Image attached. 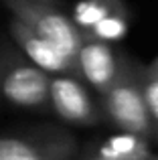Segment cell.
Listing matches in <instances>:
<instances>
[{
	"label": "cell",
	"instance_id": "cell-2",
	"mask_svg": "<svg viewBox=\"0 0 158 160\" xmlns=\"http://www.w3.org/2000/svg\"><path fill=\"white\" fill-rule=\"evenodd\" d=\"M51 77L14 49L0 51V98L20 109H49Z\"/></svg>",
	"mask_w": 158,
	"mask_h": 160
},
{
	"label": "cell",
	"instance_id": "cell-1",
	"mask_svg": "<svg viewBox=\"0 0 158 160\" xmlns=\"http://www.w3.org/2000/svg\"><path fill=\"white\" fill-rule=\"evenodd\" d=\"M146 67L128 53H120V71L110 87L99 95L101 118L118 132L138 134L152 142V124L144 98Z\"/></svg>",
	"mask_w": 158,
	"mask_h": 160
},
{
	"label": "cell",
	"instance_id": "cell-10",
	"mask_svg": "<svg viewBox=\"0 0 158 160\" xmlns=\"http://www.w3.org/2000/svg\"><path fill=\"white\" fill-rule=\"evenodd\" d=\"M128 10H120L114 14L106 16L103 20H99L89 32L83 35V39H93V41H101V43H118L126 37L128 32Z\"/></svg>",
	"mask_w": 158,
	"mask_h": 160
},
{
	"label": "cell",
	"instance_id": "cell-4",
	"mask_svg": "<svg viewBox=\"0 0 158 160\" xmlns=\"http://www.w3.org/2000/svg\"><path fill=\"white\" fill-rule=\"evenodd\" d=\"M77 138L57 126L0 136V160H75Z\"/></svg>",
	"mask_w": 158,
	"mask_h": 160
},
{
	"label": "cell",
	"instance_id": "cell-5",
	"mask_svg": "<svg viewBox=\"0 0 158 160\" xmlns=\"http://www.w3.org/2000/svg\"><path fill=\"white\" fill-rule=\"evenodd\" d=\"M49 109L57 118L71 126L91 128L103 122L99 103L91 98L89 89L79 77L73 75H55L49 83Z\"/></svg>",
	"mask_w": 158,
	"mask_h": 160
},
{
	"label": "cell",
	"instance_id": "cell-11",
	"mask_svg": "<svg viewBox=\"0 0 158 160\" xmlns=\"http://www.w3.org/2000/svg\"><path fill=\"white\" fill-rule=\"evenodd\" d=\"M144 98H146V108L152 124V140L158 142V75L148 67L144 75Z\"/></svg>",
	"mask_w": 158,
	"mask_h": 160
},
{
	"label": "cell",
	"instance_id": "cell-3",
	"mask_svg": "<svg viewBox=\"0 0 158 160\" xmlns=\"http://www.w3.org/2000/svg\"><path fill=\"white\" fill-rule=\"evenodd\" d=\"M12 18L24 22L39 37L53 43L67 59L77 65V53L83 45V35L71 18L59 6L35 2V0H2Z\"/></svg>",
	"mask_w": 158,
	"mask_h": 160
},
{
	"label": "cell",
	"instance_id": "cell-14",
	"mask_svg": "<svg viewBox=\"0 0 158 160\" xmlns=\"http://www.w3.org/2000/svg\"><path fill=\"white\" fill-rule=\"evenodd\" d=\"M148 69H150V71H154V73L158 75V57H156V59H154V61H152V63H150V65H148Z\"/></svg>",
	"mask_w": 158,
	"mask_h": 160
},
{
	"label": "cell",
	"instance_id": "cell-12",
	"mask_svg": "<svg viewBox=\"0 0 158 160\" xmlns=\"http://www.w3.org/2000/svg\"><path fill=\"white\" fill-rule=\"evenodd\" d=\"M75 160H106V158H99V156H95V154L85 152V154H81V156H75Z\"/></svg>",
	"mask_w": 158,
	"mask_h": 160
},
{
	"label": "cell",
	"instance_id": "cell-9",
	"mask_svg": "<svg viewBox=\"0 0 158 160\" xmlns=\"http://www.w3.org/2000/svg\"><path fill=\"white\" fill-rule=\"evenodd\" d=\"M120 10H126L124 0H79L73 6L71 20L81 31V35H85L99 20H103L106 16L120 12Z\"/></svg>",
	"mask_w": 158,
	"mask_h": 160
},
{
	"label": "cell",
	"instance_id": "cell-15",
	"mask_svg": "<svg viewBox=\"0 0 158 160\" xmlns=\"http://www.w3.org/2000/svg\"><path fill=\"white\" fill-rule=\"evenodd\" d=\"M152 160H158V154H154V156H152Z\"/></svg>",
	"mask_w": 158,
	"mask_h": 160
},
{
	"label": "cell",
	"instance_id": "cell-8",
	"mask_svg": "<svg viewBox=\"0 0 158 160\" xmlns=\"http://www.w3.org/2000/svg\"><path fill=\"white\" fill-rule=\"evenodd\" d=\"M87 152L106 160H152L150 140L128 132H116L87 146Z\"/></svg>",
	"mask_w": 158,
	"mask_h": 160
},
{
	"label": "cell",
	"instance_id": "cell-7",
	"mask_svg": "<svg viewBox=\"0 0 158 160\" xmlns=\"http://www.w3.org/2000/svg\"><path fill=\"white\" fill-rule=\"evenodd\" d=\"M10 35H12V39L18 43V47L24 51V55L28 57V61L35 63L45 73L79 77L75 63L65 57L53 43H49L47 39H43V37H39L35 31H31L24 22L12 18L10 20Z\"/></svg>",
	"mask_w": 158,
	"mask_h": 160
},
{
	"label": "cell",
	"instance_id": "cell-13",
	"mask_svg": "<svg viewBox=\"0 0 158 160\" xmlns=\"http://www.w3.org/2000/svg\"><path fill=\"white\" fill-rule=\"evenodd\" d=\"M35 2H43V4H51V6H59L61 0H35Z\"/></svg>",
	"mask_w": 158,
	"mask_h": 160
},
{
	"label": "cell",
	"instance_id": "cell-6",
	"mask_svg": "<svg viewBox=\"0 0 158 160\" xmlns=\"http://www.w3.org/2000/svg\"><path fill=\"white\" fill-rule=\"evenodd\" d=\"M120 71V53L111 45L93 39H83V45L77 53V73L79 79L89 83L99 95L114 83Z\"/></svg>",
	"mask_w": 158,
	"mask_h": 160
}]
</instances>
